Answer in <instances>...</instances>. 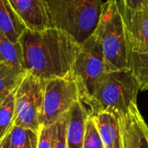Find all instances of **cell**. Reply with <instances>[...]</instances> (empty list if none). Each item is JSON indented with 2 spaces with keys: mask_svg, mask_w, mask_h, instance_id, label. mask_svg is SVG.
Masks as SVG:
<instances>
[{
  "mask_svg": "<svg viewBox=\"0 0 148 148\" xmlns=\"http://www.w3.org/2000/svg\"><path fill=\"white\" fill-rule=\"evenodd\" d=\"M18 42L24 69L43 81L70 75L80 50V43L55 27L42 30L27 28Z\"/></svg>",
  "mask_w": 148,
  "mask_h": 148,
  "instance_id": "1",
  "label": "cell"
},
{
  "mask_svg": "<svg viewBox=\"0 0 148 148\" xmlns=\"http://www.w3.org/2000/svg\"><path fill=\"white\" fill-rule=\"evenodd\" d=\"M139 91V83L131 69L106 72L96 81L90 97L82 103L89 107V115L109 112L121 119L137 104Z\"/></svg>",
  "mask_w": 148,
  "mask_h": 148,
  "instance_id": "2",
  "label": "cell"
},
{
  "mask_svg": "<svg viewBox=\"0 0 148 148\" xmlns=\"http://www.w3.org/2000/svg\"><path fill=\"white\" fill-rule=\"evenodd\" d=\"M95 32L101 42L106 72L130 69L132 50L118 0L103 2Z\"/></svg>",
  "mask_w": 148,
  "mask_h": 148,
  "instance_id": "3",
  "label": "cell"
},
{
  "mask_svg": "<svg viewBox=\"0 0 148 148\" xmlns=\"http://www.w3.org/2000/svg\"><path fill=\"white\" fill-rule=\"evenodd\" d=\"M52 26L78 43L88 38L96 29L101 14L102 0H45Z\"/></svg>",
  "mask_w": 148,
  "mask_h": 148,
  "instance_id": "4",
  "label": "cell"
},
{
  "mask_svg": "<svg viewBox=\"0 0 148 148\" xmlns=\"http://www.w3.org/2000/svg\"><path fill=\"white\" fill-rule=\"evenodd\" d=\"M106 73L101 42L95 31L80 43V50L72 69L80 92V100L85 101L92 95L99 77Z\"/></svg>",
  "mask_w": 148,
  "mask_h": 148,
  "instance_id": "5",
  "label": "cell"
},
{
  "mask_svg": "<svg viewBox=\"0 0 148 148\" xmlns=\"http://www.w3.org/2000/svg\"><path fill=\"white\" fill-rule=\"evenodd\" d=\"M44 81L27 72L15 94V126L38 134L41 128Z\"/></svg>",
  "mask_w": 148,
  "mask_h": 148,
  "instance_id": "6",
  "label": "cell"
},
{
  "mask_svg": "<svg viewBox=\"0 0 148 148\" xmlns=\"http://www.w3.org/2000/svg\"><path fill=\"white\" fill-rule=\"evenodd\" d=\"M77 101H81L80 92L72 73L64 77L44 81L41 126H51L58 122Z\"/></svg>",
  "mask_w": 148,
  "mask_h": 148,
  "instance_id": "7",
  "label": "cell"
},
{
  "mask_svg": "<svg viewBox=\"0 0 148 148\" xmlns=\"http://www.w3.org/2000/svg\"><path fill=\"white\" fill-rule=\"evenodd\" d=\"M122 148H148V126L137 104L121 119Z\"/></svg>",
  "mask_w": 148,
  "mask_h": 148,
  "instance_id": "8",
  "label": "cell"
},
{
  "mask_svg": "<svg viewBox=\"0 0 148 148\" xmlns=\"http://www.w3.org/2000/svg\"><path fill=\"white\" fill-rule=\"evenodd\" d=\"M122 13L132 52L148 53V3L136 10Z\"/></svg>",
  "mask_w": 148,
  "mask_h": 148,
  "instance_id": "9",
  "label": "cell"
},
{
  "mask_svg": "<svg viewBox=\"0 0 148 148\" xmlns=\"http://www.w3.org/2000/svg\"><path fill=\"white\" fill-rule=\"evenodd\" d=\"M25 26L33 30H42L52 26L45 0H9Z\"/></svg>",
  "mask_w": 148,
  "mask_h": 148,
  "instance_id": "10",
  "label": "cell"
},
{
  "mask_svg": "<svg viewBox=\"0 0 148 148\" xmlns=\"http://www.w3.org/2000/svg\"><path fill=\"white\" fill-rule=\"evenodd\" d=\"M88 117V111L81 101H77L70 108L67 115V148H83Z\"/></svg>",
  "mask_w": 148,
  "mask_h": 148,
  "instance_id": "11",
  "label": "cell"
},
{
  "mask_svg": "<svg viewBox=\"0 0 148 148\" xmlns=\"http://www.w3.org/2000/svg\"><path fill=\"white\" fill-rule=\"evenodd\" d=\"M89 116L96 125L104 148H122L121 119L119 117L109 112H101Z\"/></svg>",
  "mask_w": 148,
  "mask_h": 148,
  "instance_id": "12",
  "label": "cell"
},
{
  "mask_svg": "<svg viewBox=\"0 0 148 148\" xmlns=\"http://www.w3.org/2000/svg\"><path fill=\"white\" fill-rule=\"evenodd\" d=\"M26 29L9 0H0V34L13 42H18Z\"/></svg>",
  "mask_w": 148,
  "mask_h": 148,
  "instance_id": "13",
  "label": "cell"
},
{
  "mask_svg": "<svg viewBox=\"0 0 148 148\" xmlns=\"http://www.w3.org/2000/svg\"><path fill=\"white\" fill-rule=\"evenodd\" d=\"M26 74L21 66L0 63V103L18 88Z\"/></svg>",
  "mask_w": 148,
  "mask_h": 148,
  "instance_id": "14",
  "label": "cell"
},
{
  "mask_svg": "<svg viewBox=\"0 0 148 148\" xmlns=\"http://www.w3.org/2000/svg\"><path fill=\"white\" fill-rule=\"evenodd\" d=\"M0 63H10L23 68L22 49L19 42H13L1 34H0Z\"/></svg>",
  "mask_w": 148,
  "mask_h": 148,
  "instance_id": "15",
  "label": "cell"
},
{
  "mask_svg": "<svg viewBox=\"0 0 148 148\" xmlns=\"http://www.w3.org/2000/svg\"><path fill=\"white\" fill-rule=\"evenodd\" d=\"M130 69L135 76L140 90L148 89V53L140 54L132 52Z\"/></svg>",
  "mask_w": 148,
  "mask_h": 148,
  "instance_id": "16",
  "label": "cell"
},
{
  "mask_svg": "<svg viewBox=\"0 0 148 148\" xmlns=\"http://www.w3.org/2000/svg\"><path fill=\"white\" fill-rule=\"evenodd\" d=\"M16 90L10 94L0 103V135L14 123Z\"/></svg>",
  "mask_w": 148,
  "mask_h": 148,
  "instance_id": "17",
  "label": "cell"
},
{
  "mask_svg": "<svg viewBox=\"0 0 148 148\" xmlns=\"http://www.w3.org/2000/svg\"><path fill=\"white\" fill-rule=\"evenodd\" d=\"M83 148H104L96 125L89 115L86 121Z\"/></svg>",
  "mask_w": 148,
  "mask_h": 148,
  "instance_id": "18",
  "label": "cell"
},
{
  "mask_svg": "<svg viewBox=\"0 0 148 148\" xmlns=\"http://www.w3.org/2000/svg\"><path fill=\"white\" fill-rule=\"evenodd\" d=\"M56 124L51 126H41L37 134L36 148H53Z\"/></svg>",
  "mask_w": 148,
  "mask_h": 148,
  "instance_id": "19",
  "label": "cell"
},
{
  "mask_svg": "<svg viewBox=\"0 0 148 148\" xmlns=\"http://www.w3.org/2000/svg\"><path fill=\"white\" fill-rule=\"evenodd\" d=\"M32 131L23 128L22 127L15 126L10 134V147L11 148H23L27 144L29 135Z\"/></svg>",
  "mask_w": 148,
  "mask_h": 148,
  "instance_id": "20",
  "label": "cell"
},
{
  "mask_svg": "<svg viewBox=\"0 0 148 148\" xmlns=\"http://www.w3.org/2000/svg\"><path fill=\"white\" fill-rule=\"evenodd\" d=\"M68 113L56 123L55 140L53 148H67L66 143V127H67Z\"/></svg>",
  "mask_w": 148,
  "mask_h": 148,
  "instance_id": "21",
  "label": "cell"
},
{
  "mask_svg": "<svg viewBox=\"0 0 148 148\" xmlns=\"http://www.w3.org/2000/svg\"><path fill=\"white\" fill-rule=\"evenodd\" d=\"M122 11H134L145 3H148V0H118Z\"/></svg>",
  "mask_w": 148,
  "mask_h": 148,
  "instance_id": "22",
  "label": "cell"
},
{
  "mask_svg": "<svg viewBox=\"0 0 148 148\" xmlns=\"http://www.w3.org/2000/svg\"><path fill=\"white\" fill-rule=\"evenodd\" d=\"M14 123L2 134L0 135V148H11L10 147V134L14 127Z\"/></svg>",
  "mask_w": 148,
  "mask_h": 148,
  "instance_id": "23",
  "label": "cell"
},
{
  "mask_svg": "<svg viewBox=\"0 0 148 148\" xmlns=\"http://www.w3.org/2000/svg\"><path fill=\"white\" fill-rule=\"evenodd\" d=\"M37 146V134L31 132L29 140L23 148H36Z\"/></svg>",
  "mask_w": 148,
  "mask_h": 148,
  "instance_id": "24",
  "label": "cell"
}]
</instances>
